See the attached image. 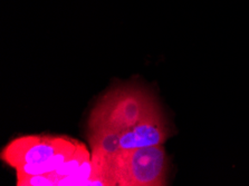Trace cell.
I'll return each instance as SVG.
<instances>
[{"mask_svg":"<svg viewBox=\"0 0 249 186\" xmlns=\"http://www.w3.org/2000/svg\"><path fill=\"white\" fill-rule=\"evenodd\" d=\"M159 107L152 95L138 87H120L97 102L89 119V131L123 132Z\"/></svg>","mask_w":249,"mask_h":186,"instance_id":"6da1fadb","label":"cell"},{"mask_svg":"<svg viewBox=\"0 0 249 186\" xmlns=\"http://www.w3.org/2000/svg\"><path fill=\"white\" fill-rule=\"evenodd\" d=\"M169 169L162 145L122 151L115 161L114 177L120 186H164Z\"/></svg>","mask_w":249,"mask_h":186,"instance_id":"7a4b0ae2","label":"cell"},{"mask_svg":"<svg viewBox=\"0 0 249 186\" xmlns=\"http://www.w3.org/2000/svg\"><path fill=\"white\" fill-rule=\"evenodd\" d=\"M76 144L75 140L51 136H24L16 138L1 152V159L13 169L22 165L40 164L59 152Z\"/></svg>","mask_w":249,"mask_h":186,"instance_id":"3957f363","label":"cell"},{"mask_svg":"<svg viewBox=\"0 0 249 186\" xmlns=\"http://www.w3.org/2000/svg\"><path fill=\"white\" fill-rule=\"evenodd\" d=\"M170 128L160 107L141 119L138 124L121 132L120 145L122 151L141 147L160 146L170 137Z\"/></svg>","mask_w":249,"mask_h":186,"instance_id":"277c9868","label":"cell"},{"mask_svg":"<svg viewBox=\"0 0 249 186\" xmlns=\"http://www.w3.org/2000/svg\"><path fill=\"white\" fill-rule=\"evenodd\" d=\"M89 158H90V155L88 149H86L85 145H83V144L80 143L78 144L77 150L75 151V153L71 155L69 159H66L57 169H55L54 172H52L50 174L54 177V180L58 185L60 178L74 174L83 165V163L88 161Z\"/></svg>","mask_w":249,"mask_h":186,"instance_id":"5b68a950","label":"cell"},{"mask_svg":"<svg viewBox=\"0 0 249 186\" xmlns=\"http://www.w3.org/2000/svg\"><path fill=\"white\" fill-rule=\"evenodd\" d=\"M17 186H56L57 183L51 174H37L17 177Z\"/></svg>","mask_w":249,"mask_h":186,"instance_id":"8992f818","label":"cell"}]
</instances>
